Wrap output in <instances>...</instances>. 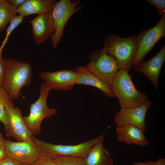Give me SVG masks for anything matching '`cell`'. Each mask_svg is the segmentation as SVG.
<instances>
[{"mask_svg":"<svg viewBox=\"0 0 165 165\" xmlns=\"http://www.w3.org/2000/svg\"><path fill=\"white\" fill-rule=\"evenodd\" d=\"M138 44L137 36L123 38L110 34L105 38L102 49L114 58L119 69L128 71L133 67Z\"/></svg>","mask_w":165,"mask_h":165,"instance_id":"1","label":"cell"},{"mask_svg":"<svg viewBox=\"0 0 165 165\" xmlns=\"http://www.w3.org/2000/svg\"><path fill=\"white\" fill-rule=\"evenodd\" d=\"M32 76L29 63L9 59H7L6 74L2 87L11 100L18 99L21 96V88L31 85Z\"/></svg>","mask_w":165,"mask_h":165,"instance_id":"2","label":"cell"},{"mask_svg":"<svg viewBox=\"0 0 165 165\" xmlns=\"http://www.w3.org/2000/svg\"><path fill=\"white\" fill-rule=\"evenodd\" d=\"M128 72L119 69L111 86L120 108L138 106L148 100L146 94L136 89Z\"/></svg>","mask_w":165,"mask_h":165,"instance_id":"3","label":"cell"},{"mask_svg":"<svg viewBox=\"0 0 165 165\" xmlns=\"http://www.w3.org/2000/svg\"><path fill=\"white\" fill-rule=\"evenodd\" d=\"M39 90V97L36 101L31 105L29 115L23 116L27 127L33 136L40 134L41 125L43 119L50 118L55 115L57 112L56 109L50 108L47 105V98L51 90L45 81L41 83Z\"/></svg>","mask_w":165,"mask_h":165,"instance_id":"4","label":"cell"},{"mask_svg":"<svg viewBox=\"0 0 165 165\" xmlns=\"http://www.w3.org/2000/svg\"><path fill=\"white\" fill-rule=\"evenodd\" d=\"M100 137L74 145L54 144L37 139L33 136L31 138L44 155L53 159L60 156L84 158L90 148L98 141Z\"/></svg>","mask_w":165,"mask_h":165,"instance_id":"5","label":"cell"},{"mask_svg":"<svg viewBox=\"0 0 165 165\" xmlns=\"http://www.w3.org/2000/svg\"><path fill=\"white\" fill-rule=\"evenodd\" d=\"M86 67L101 80L111 87L118 71L116 61L102 49L94 50L89 55Z\"/></svg>","mask_w":165,"mask_h":165,"instance_id":"6","label":"cell"},{"mask_svg":"<svg viewBox=\"0 0 165 165\" xmlns=\"http://www.w3.org/2000/svg\"><path fill=\"white\" fill-rule=\"evenodd\" d=\"M82 6L79 0H61L52 10L54 32L51 38L53 48L56 47L64 35V27L70 17Z\"/></svg>","mask_w":165,"mask_h":165,"instance_id":"7","label":"cell"},{"mask_svg":"<svg viewBox=\"0 0 165 165\" xmlns=\"http://www.w3.org/2000/svg\"><path fill=\"white\" fill-rule=\"evenodd\" d=\"M165 36V15L161 16L160 20L154 27L142 31L137 36L138 48L133 67H135L143 61L146 55Z\"/></svg>","mask_w":165,"mask_h":165,"instance_id":"8","label":"cell"},{"mask_svg":"<svg viewBox=\"0 0 165 165\" xmlns=\"http://www.w3.org/2000/svg\"><path fill=\"white\" fill-rule=\"evenodd\" d=\"M7 156L20 163L31 165L44 155L31 138L24 141L13 142L5 140Z\"/></svg>","mask_w":165,"mask_h":165,"instance_id":"9","label":"cell"},{"mask_svg":"<svg viewBox=\"0 0 165 165\" xmlns=\"http://www.w3.org/2000/svg\"><path fill=\"white\" fill-rule=\"evenodd\" d=\"M152 105V102L148 100L138 106L120 108L114 116L116 127L132 125L138 127L144 133L147 128L145 123V116Z\"/></svg>","mask_w":165,"mask_h":165,"instance_id":"10","label":"cell"},{"mask_svg":"<svg viewBox=\"0 0 165 165\" xmlns=\"http://www.w3.org/2000/svg\"><path fill=\"white\" fill-rule=\"evenodd\" d=\"M6 105L5 111L7 125L5 128L7 137H11L17 141H25L33 136L27 127L19 107Z\"/></svg>","mask_w":165,"mask_h":165,"instance_id":"11","label":"cell"},{"mask_svg":"<svg viewBox=\"0 0 165 165\" xmlns=\"http://www.w3.org/2000/svg\"><path fill=\"white\" fill-rule=\"evenodd\" d=\"M50 90L68 91L76 84L77 74L72 70H60L53 72H42L39 75Z\"/></svg>","mask_w":165,"mask_h":165,"instance_id":"12","label":"cell"},{"mask_svg":"<svg viewBox=\"0 0 165 165\" xmlns=\"http://www.w3.org/2000/svg\"><path fill=\"white\" fill-rule=\"evenodd\" d=\"M52 10L38 15L29 21L32 25L33 39L38 45L46 42L54 33Z\"/></svg>","mask_w":165,"mask_h":165,"instance_id":"13","label":"cell"},{"mask_svg":"<svg viewBox=\"0 0 165 165\" xmlns=\"http://www.w3.org/2000/svg\"><path fill=\"white\" fill-rule=\"evenodd\" d=\"M165 61V46L152 58L143 61L134 68V70L145 74L152 83L154 87H159L158 79L163 64Z\"/></svg>","mask_w":165,"mask_h":165,"instance_id":"14","label":"cell"},{"mask_svg":"<svg viewBox=\"0 0 165 165\" xmlns=\"http://www.w3.org/2000/svg\"><path fill=\"white\" fill-rule=\"evenodd\" d=\"M75 69L77 74L76 84L93 86L102 91L106 97H116L111 86L95 75L86 66H77Z\"/></svg>","mask_w":165,"mask_h":165,"instance_id":"15","label":"cell"},{"mask_svg":"<svg viewBox=\"0 0 165 165\" xmlns=\"http://www.w3.org/2000/svg\"><path fill=\"white\" fill-rule=\"evenodd\" d=\"M117 140L127 145L131 144L141 147L147 146L148 141L144 136V133L138 127L130 125L117 126L116 128Z\"/></svg>","mask_w":165,"mask_h":165,"instance_id":"16","label":"cell"},{"mask_svg":"<svg viewBox=\"0 0 165 165\" xmlns=\"http://www.w3.org/2000/svg\"><path fill=\"white\" fill-rule=\"evenodd\" d=\"M83 161L84 165H114L109 152L104 147L103 135L89 150Z\"/></svg>","mask_w":165,"mask_h":165,"instance_id":"17","label":"cell"},{"mask_svg":"<svg viewBox=\"0 0 165 165\" xmlns=\"http://www.w3.org/2000/svg\"><path fill=\"white\" fill-rule=\"evenodd\" d=\"M59 1L56 0H26L17 8V13L24 16L41 14L53 10Z\"/></svg>","mask_w":165,"mask_h":165,"instance_id":"18","label":"cell"},{"mask_svg":"<svg viewBox=\"0 0 165 165\" xmlns=\"http://www.w3.org/2000/svg\"><path fill=\"white\" fill-rule=\"evenodd\" d=\"M17 13V9L8 1L4 0L0 6V31L4 30Z\"/></svg>","mask_w":165,"mask_h":165,"instance_id":"19","label":"cell"},{"mask_svg":"<svg viewBox=\"0 0 165 165\" xmlns=\"http://www.w3.org/2000/svg\"><path fill=\"white\" fill-rule=\"evenodd\" d=\"M7 105L14 107L12 100L10 98L2 87H0V121L3 124L5 128L7 125V119L5 108Z\"/></svg>","mask_w":165,"mask_h":165,"instance_id":"20","label":"cell"},{"mask_svg":"<svg viewBox=\"0 0 165 165\" xmlns=\"http://www.w3.org/2000/svg\"><path fill=\"white\" fill-rule=\"evenodd\" d=\"M24 17L22 16L19 15L18 16L16 15L10 22L9 26L6 30V36L0 46V59L2 58V51L10 35L14 29L22 22Z\"/></svg>","mask_w":165,"mask_h":165,"instance_id":"21","label":"cell"},{"mask_svg":"<svg viewBox=\"0 0 165 165\" xmlns=\"http://www.w3.org/2000/svg\"><path fill=\"white\" fill-rule=\"evenodd\" d=\"M56 165H84L83 158L60 156L53 159Z\"/></svg>","mask_w":165,"mask_h":165,"instance_id":"22","label":"cell"},{"mask_svg":"<svg viewBox=\"0 0 165 165\" xmlns=\"http://www.w3.org/2000/svg\"><path fill=\"white\" fill-rule=\"evenodd\" d=\"M145 1L155 6L158 10V14L161 16L165 15V0H146Z\"/></svg>","mask_w":165,"mask_h":165,"instance_id":"23","label":"cell"},{"mask_svg":"<svg viewBox=\"0 0 165 165\" xmlns=\"http://www.w3.org/2000/svg\"><path fill=\"white\" fill-rule=\"evenodd\" d=\"M7 67V59H0V87H2L5 79Z\"/></svg>","mask_w":165,"mask_h":165,"instance_id":"24","label":"cell"},{"mask_svg":"<svg viewBox=\"0 0 165 165\" xmlns=\"http://www.w3.org/2000/svg\"><path fill=\"white\" fill-rule=\"evenodd\" d=\"M31 165H56L53 160L44 155Z\"/></svg>","mask_w":165,"mask_h":165,"instance_id":"25","label":"cell"},{"mask_svg":"<svg viewBox=\"0 0 165 165\" xmlns=\"http://www.w3.org/2000/svg\"><path fill=\"white\" fill-rule=\"evenodd\" d=\"M20 163L15 159L8 156L0 160V165H19Z\"/></svg>","mask_w":165,"mask_h":165,"instance_id":"26","label":"cell"},{"mask_svg":"<svg viewBox=\"0 0 165 165\" xmlns=\"http://www.w3.org/2000/svg\"><path fill=\"white\" fill-rule=\"evenodd\" d=\"M7 156L5 140L2 137L0 138V160Z\"/></svg>","mask_w":165,"mask_h":165,"instance_id":"27","label":"cell"},{"mask_svg":"<svg viewBox=\"0 0 165 165\" xmlns=\"http://www.w3.org/2000/svg\"><path fill=\"white\" fill-rule=\"evenodd\" d=\"M26 0H9L8 1L13 6L17 9Z\"/></svg>","mask_w":165,"mask_h":165,"instance_id":"28","label":"cell"},{"mask_svg":"<svg viewBox=\"0 0 165 165\" xmlns=\"http://www.w3.org/2000/svg\"><path fill=\"white\" fill-rule=\"evenodd\" d=\"M155 161H148L145 162L138 161L135 162L132 165H153Z\"/></svg>","mask_w":165,"mask_h":165,"instance_id":"29","label":"cell"},{"mask_svg":"<svg viewBox=\"0 0 165 165\" xmlns=\"http://www.w3.org/2000/svg\"><path fill=\"white\" fill-rule=\"evenodd\" d=\"M153 165H165V159L163 158H159L155 161Z\"/></svg>","mask_w":165,"mask_h":165,"instance_id":"30","label":"cell"},{"mask_svg":"<svg viewBox=\"0 0 165 165\" xmlns=\"http://www.w3.org/2000/svg\"><path fill=\"white\" fill-rule=\"evenodd\" d=\"M19 165H30L29 164H26L24 163H20Z\"/></svg>","mask_w":165,"mask_h":165,"instance_id":"31","label":"cell"},{"mask_svg":"<svg viewBox=\"0 0 165 165\" xmlns=\"http://www.w3.org/2000/svg\"><path fill=\"white\" fill-rule=\"evenodd\" d=\"M4 0H0V6L2 4Z\"/></svg>","mask_w":165,"mask_h":165,"instance_id":"32","label":"cell"},{"mask_svg":"<svg viewBox=\"0 0 165 165\" xmlns=\"http://www.w3.org/2000/svg\"><path fill=\"white\" fill-rule=\"evenodd\" d=\"M3 137L2 134L0 133V138Z\"/></svg>","mask_w":165,"mask_h":165,"instance_id":"33","label":"cell"}]
</instances>
